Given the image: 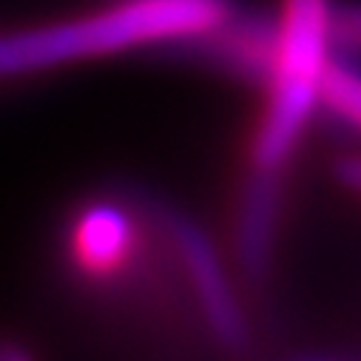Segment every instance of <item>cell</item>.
<instances>
[{"mask_svg": "<svg viewBox=\"0 0 361 361\" xmlns=\"http://www.w3.org/2000/svg\"><path fill=\"white\" fill-rule=\"evenodd\" d=\"M162 228L185 262L188 279H191L194 290L200 293L205 319H208L211 330L216 333V338L233 353L247 350V341H250L247 327H245L242 310L231 293V285L222 274V264H219V256H216L211 239L197 228V222H191L185 214L171 211V208L162 211Z\"/></svg>", "mask_w": 361, "mask_h": 361, "instance_id": "obj_3", "label": "cell"}, {"mask_svg": "<svg viewBox=\"0 0 361 361\" xmlns=\"http://www.w3.org/2000/svg\"><path fill=\"white\" fill-rule=\"evenodd\" d=\"M233 9V0H126L92 18L0 35V77L159 40H191L216 29Z\"/></svg>", "mask_w": 361, "mask_h": 361, "instance_id": "obj_1", "label": "cell"}, {"mask_svg": "<svg viewBox=\"0 0 361 361\" xmlns=\"http://www.w3.org/2000/svg\"><path fill=\"white\" fill-rule=\"evenodd\" d=\"M274 219H276V173L256 171V176L247 185L236 228L239 256L242 264L250 270V276H264L267 270Z\"/></svg>", "mask_w": 361, "mask_h": 361, "instance_id": "obj_5", "label": "cell"}, {"mask_svg": "<svg viewBox=\"0 0 361 361\" xmlns=\"http://www.w3.org/2000/svg\"><path fill=\"white\" fill-rule=\"evenodd\" d=\"M330 57V0H282L267 66L270 100L253 140V168L276 173L290 157L319 100Z\"/></svg>", "mask_w": 361, "mask_h": 361, "instance_id": "obj_2", "label": "cell"}, {"mask_svg": "<svg viewBox=\"0 0 361 361\" xmlns=\"http://www.w3.org/2000/svg\"><path fill=\"white\" fill-rule=\"evenodd\" d=\"M344 183L350 188H358V162H355V157L344 159Z\"/></svg>", "mask_w": 361, "mask_h": 361, "instance_id": "obj_7", "label": "cell"}, {"mask_svg": "<svg viewBox=\"0 0 361 361\" xmlns=\"http://www.w3.org/2000/svg\"><path fill=\"white\" fill-rule=\"evenodd\" d=\"M134 247V228L123 208L88 205L71 231V256L85 274L106 276L117 270Z\"/></svg>", "mask_w": 361, "mask_h": 361, "instance_id": "obj_4", "label": "cell"}, {"mask_svg": "<svg viewBox=\"0 0 361 361\" xmlns=\"http://www.w3.org/2000/svg\"><path fill=\"white\" fill-rule=\"evenodd\" d=\"M358 88L355 68L347 60L327 57L319 77V100H324V106L350 128L358 126Z\"/></svg>", "mask_w": 361, "mask_h": 361, "instance_id": "obj_6", "label": "cell"}]
</instances>
